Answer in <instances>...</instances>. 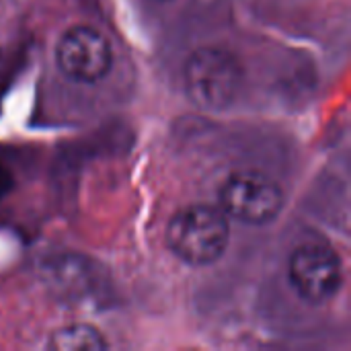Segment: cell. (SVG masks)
<instances>
[{
  "instance_id": "obj_6",
  "label": "cell",
  "mask_w": 351,
  "mask_h": 351,
  "mask_svg": "<svg viewBox=\"0 0 351 351\" xmlns=\"http://www.w3.org/2000/svg\"><path fill=\"white\" fill-rule=\"evenodd\" d=\"M49 348L58 351H99L107 348V341L93 325L74 323L58 329L49 339Z\"/></svg>"
},
{
  "instance_id": "obj_2",
  "label": "cell",
  "mask_w": 351,
  "mask_h": 351,
  "mask_svg": "<svg viewBox=\"0 0 351 351\" xmlns=\"http://www.w3.org/2000/svg\"><path fill=\"white\" fill-rule=\"evenodd\" d=\"M241 64L237 56L224 47H199L185 64L187 95L202 109L228 107L241 88Z\"/></svg>"
},
{
  "instance_id": "obj_4",
  "label": "cell",
  "mask_w": 351,
  "mask_h": 351,
  "mask_svg": "<svg viewBox=\"0 0 351 351\" xmlns=\"http://www.w3.org/2000/svg\"><path fill=\"white\" fill-rule=\"evenodd\" d=\"M288 276L294 290L304 300L321 304L339 292L343 282V265L331 247L306 243L292 253Z\"/></svg>"
},
{
  "instance_id": "obj_3",
  "label": "cell",
  "mask_w": 351,
  "mask_h": 351,
  "mask_svg": "<svg viewBox=\"0 0 351 351\" xmlns=\"http://www.w3.org/2000/svg\"><path fill=\"white\" fill-rule=\"evenodd\" d=\"M220 208L247 224H267L284 208V193L276 181L259 173H234L220 187Z\"/></svg>"
},
{
  "instance_id": "obj_7",
  "label": "cell",
  "mask_w": 351,
  "mask_h": 351,
  "mask_svg": "<svg viewBox=\"0 0 351 351\" xmlns=\"http://www.w3.org/2000/svg\"><path fill=\"white\" fill-rule=\"evenodd\" d=\"M10 185H12V181H10V173H8L4 167H0V197H4V195L8 193Z\"/></svg>"
},
{
  "instance_id": "obj_5",
  "label": "cell",
  "mask_w": 351,
  "mask_h": 351,
  "mask_svg": "<svg viewBox=\"0 0 351 351\" xmlns=\"http://www.w3.org/2000/svg\"><path fill=\"white\" fill-rule=\"evenodd\" d=\"M56 60L68 78L76 82H97L109 72L113 51L103 33L78 25L68 29L58 41Z\"/></svg>"
},
{
  "instance_id": "obj_1",
  "label": "cell",
  "mask_w": 351,
  "mask_h": 351,
  "mask_svg": "<svg viewBox=\"0 0 351 351\" xmlns=\"http://www.w3.org/2000/svg\"><path fill=\"white\" fill-rule=\"evenodd\" d=\"M230 241V226L222 210L210 206H189L177 212L167 228L171 251L191 265L218 261Z\"/></svg>"
}]
</instances>
